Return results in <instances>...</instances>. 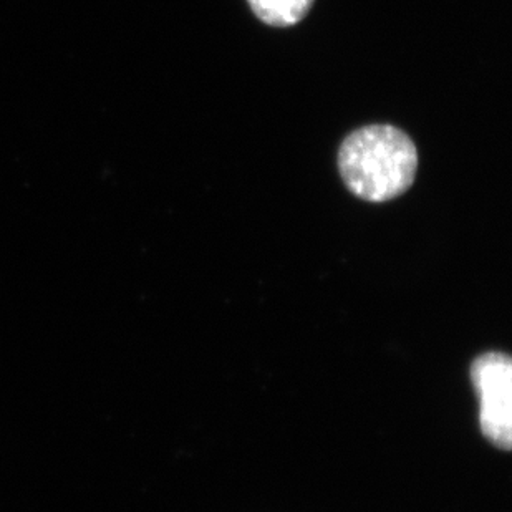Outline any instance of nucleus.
Instances as JSON below:
<instances>
[{"instance_id":"f257e3e1","label":"nucleus","mask_w":512,"mask_h":512,"mask_svg":"<svg viewBox=\"0 0 512 512\" xmlns=\"http://www.w3.org/2000/svg\"><path fill=\"white\" fill-rule=\"evenodd\" d=\"M339 168L355 196L385 203L411 188L418 170V151L410 136L395 126H365L343 141Z\"/></svg>"},{"instance_id":"f03ea898","label":"nucleus","mask_w":512,"mask_h":512,"mask_svg":"<svg viewBox=\"0 0 512 512\" xmlns=\"http://www.w3.org/2000/svg\"><path fill=\"white\" fill-rule=\"evenodd\" d=\"M481 401L479 425L483 435L501 450L512 446V363L504 353H484L471 368Z\"/></svg>"},{"instance_id":"7ed1b4c3","label":"nucleus","mask_w":512,"mask_h":512,"mask_svg":"<svg viewBox=\"0 0 512 512\" xmlns=\"http://www.w3.org/2000/svg\"><path fill=\"white\" fill-rule=\"evenodd\" d=\"M254 14L267 25L289 27L309 14L314 0H247Z\"/></svg>"}]
</instances>
